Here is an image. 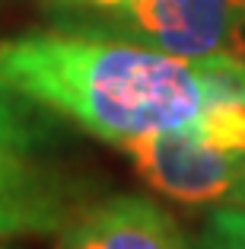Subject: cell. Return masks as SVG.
I'll return each instance as SVG.
<instances>
[{
  "mask_svg": "<svg viewBox=\"0 0 245 249\" xmlns=\"http://www.w3.org/2000/svg\"><path fill=\"white\" fill-rule=\"evenodd\" d=\"M0 83L118 147L185 128L204 106L195 61L96 29L0 38Z\"/></svg>",
  "mask_w": 245,
  "mask_h": 249,
  "instance_id": "6da1fadb",
  "label": "cell"
},
{
  "mask_svg": "<svg viewBox=\"0 0 245 249\" xmlns=\"http://www.w3.org/2000/svg\"><path fill=\"white\" fill-rule=\"evenodd\" d=\"M48 115L0 83V240L58 233L77 211Z\"/></svg>",
  "mask_w": 245,
  "mask_h": 249,
  "instance_id": "7a4b0ae2",
  "label": "cell"
},
{
  "mask_svg": "<svg viewBox=\"0 0 245 249\" xmlns=\"http://www.w3.org/2000/svg\"><path fill=\"white\" fill-rule=\"evenodd\" d=\"M121 150L144 182L172 201L245 208V154L210 147L188 128L144 134Z\"/></svg>",
  "mask_w": 245,
  "mask_h": 249,
  "instance_id": "3957f363",
  "label": "cell"
},
{
  "mask_svg": "<svg viewBox=\"0 0 245 249\" xmlns=\"http://www.w3.org/2000/svg\"><path fill=\"white\" fill-rule=\"evenodd\" d=\"M239 7L245 0H128L105 32L181 61H204L229 52Z\"/></svg>",
  "mask_w": 245,
  "mask_h": 249,
  "instance_id": "277c9868",
  "label": "cell"
},
{
  "mask_svg": "<svg viewBox=\"0 0 245 249\" xmlns=\"http://www.w3.org/2000/svg\"><path fill=\"white\" fill-rule=\"evenodd\" d=\"M58 249H197L179 220L144 195L83 205L58 230Z\"/></svg>",
  "mask_w": 245,
  "mask_h": 249,
  "instance_id": "5b68a950",
  "label": "cell"
},
{
  "mask_svg": "<svg viewBox=\"0 0 245 249\" xmlns=\"http://www.w3.org/2000/svg\"><path fill=\"white\" fill-rule=\"evenodd\" d=\"M195 64L204 80V106L185 128L210 147L245 154V58L220 52Z\"/></svg>",
  "mask_w": 245,
  "mask_h": 249,
  "instance_id": "8992f818",
  "label": "cell"
},
{
  "mask_svg": "<svg viewBox=\"0 0 245 249\" xmlns=\"http://www.w3.org/2000/svg\"><path fill=\"white\" fill-rule=\"evenodd\" d=\"M197 249H245V208H216L195 243Z\"/></svg>",
  "mask_w": 245,
  "mask_h": 249,
  "instance_id": "52a82bcc",
  "label": "cell"
},
{
  "mask_svg": "<svg viewBox=\"0 0 245 249\" xmlns=\"http://www.w3.org/2000/svg\"><path fill=\"white\" fill-rule=\"evenodd\" d=\"M0 249H3V246H0Z\"/></svg>",
  "mask_w": 245,
  "mask_h": 249,
  "instance_id": "ba28073f",
  "label": "cell"
}]
</instances>
